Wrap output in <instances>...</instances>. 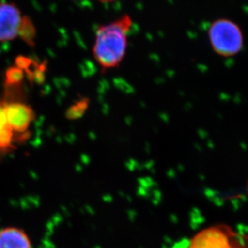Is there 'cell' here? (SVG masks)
Instances as JSON below:
<instances>
[{
    "instance_id": "9c48e42d",
    "label": "cell",
    "mask_w": 248,
    "mask_h": 248,
    "mask_svg": "<svg viewBox=\"0 0 248 248\" xmlns=\"http://www.w3.org/2000/svg\"><path fill=\"white\" fill-rule=\"evenodd\" d=\"M88 108V101L86 99L77 102L75 104L72 105L67 110L66 116L68 119H78L84 115L86 109Z\"/></svg>"
},
{
    "instance_id": "6da1fadb",
    "label": "cell",
    "mask_w": 248,
    "mask_h": 248,
    "mask_svg": "<svg viewBox=\"0 0 248 248\" xmlns=\"http://www.w3.org/2000/svg\"><path fill=\"white\" fill-rule=\"evenodd\" d=\"M132 24L129 15H122L118 19L97 29L92 53L102 69H114L124 61Z\"/></svg>"
},
{
    "instance_id": "52a82bcc",
    "label": "cell",
    "mask_w": 248,
    "mask_h": 248,
    "mask_svg": "<svg viewBox=\"0 0 248 248\" xmlns=\"http://www.w3.org/2000/svg\"><path fill=\"white\" fill-rule=\"evenodd\" d=\"M14 132L10 128L5 115L3 106L0 105V150H5L12 146Z\"/></svg>"
},
{
    "instance_id": "3957f363",
    "label": "cell",
    "mask_w": 248,
    "mask_h": 248,
    "mask_svg": "<svg viewBox=\"0 0 248 248\" xmlns=\"http://www.w3.org/2000/svg\"><path fill=\"white\" fill-rule=\"evenodd\" d=\"M188 248H239L235 234L229 227L217 226L203 230L192 240Z\"/></svg>"
},
{
    "instance_id": "7a4b0ae2",
    "label": "cell",
    "mask_w": 248,
    "mask_h": 248,
    "mask_svg": "<svg viewBox=\"0 0 248 248\" xmlns=\"http://www.w3.org/2000/svg\"><path fill=\"white\" fill-rule=\"evenodd\" d=\"M208 37L213 50L217 55L230 58L244 47V36L239 25L228 19L213 22L208 29Z\"/></svg>"
},
{
    "instance_id": "8992f818",
    "label": "cell",
    "mask_w": 248,
    "mask_h": 248,
    "mask_svg": "<svg viewBox=\"0 0 248 248\" xmlns=\"http://www.w3.org/2000/svg\"><path fill=\"white\" fill-rule=\"evenodd\" d=\"M0 248H31L26 233L16 227H8L0 232Z\"/></svg>"
},
{
    "instance_id": "277c9868",
    "label": "cell",
    "mask_w": 248,
    "mask_h": 248,
    "mask_svg": "<svg viewBox=\"0 0 248 248\" xmlns=\"http://www.w3.org/2000/svg\"><path fill=\"white\" fill-rule=\"evenodd\" d=\"M25 17L17 5L0 1V42L19 37Z\"/></svg>"
},
{
    "instance_id": "ba28073f",
    "label": "cell",
    "mask_w": 248,
    "mask_h": 248,
    "mask_svg": "<svg viewBox=\"0 0 248 248\" xmlns=\"http://www.w3.org/2000/svg\"><path fill=\"white\" fill-rule=\"evenodd\" d=\"M36 35V28L34 26L33 22L31 21V19L29 16L25 17L19 37L25 41L29 46H32L35 42Z\"/></svg>"
},
{
    "instance_id": "30bf717a",
    "label": "cell",
    "mask_w": 248,
    "mask_h": 248,
    "mask_svg": "<svg viewBox=\"0 0 248 248\" xmlns=\"http://www.w3.org/2000/svg\"><path fill=\"white\" fill-rule=\"evenodd\" d=\"M23 78L22 71L19 69H10L7 74V84L14 85L19 83Z\"/></svg>"
},
{
    "instance_id": "5b68a950",
    "label": "cell",
    "mask_w": 248,
    "mask_h": 248,
    "mask_svg": "<svg viewBox=\"0 0 248 248\" xmlns=\"http://www.w3.org/2000/svg\"><path fill=\"white\" fill-rule=\"evenodd\" d=\"M7 124L13 132L24 133L34 120V112L29 106L14 102L2 104Z\"/></svg>"
},
{
    "instance_id": "8fae6325",
    "label": "cell",
    "mask_w": 248,
    "mask_h": 248,
    "mask_svg": "<svg viewBox=\"0 0 248 248\" xmlns=\"http://www.w3.org/2000/svg\"><path fill=\"white\" fill-rule=\"evenodd\" d=\"M98 1L101 2H112L118 1V0H98Z\"/></svg>"
}]
</instances>
